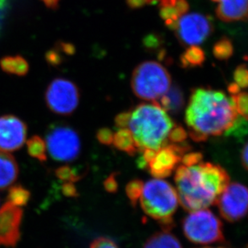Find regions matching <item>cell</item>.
Returning a JSON list of instances; mask_svg holds the SVG:
<instances>
[{
  "label": "cell",
  "mask_w": 248,
  "mask_h": 248,
  "mask_svg": "<svg viewBox=\"0 0 248 248\" xmlns=\"http://www.w3.org/2000/svg\"><path fill=\"white\" fill-rule=\"evenodd\" d=\"M234 83L240 89H246L248 83V68L246 64H241L235 69L234 73Z\"/></svg>",
  "instance_id": "29"
},
{
  "label": "cell",
  "mask_w": 248,
  "mask_h": 248,
  "mask_svg": "<svg viewBox=\"0 0 248 248\" xmlns=\"http://www.w3.org/2000/svg\"><path fill=\"white\" fill-rule=\"evenodd\" d=\"M183 228L186 237L194 244H211L225 240L222 222L206 209L190 211L183 220Z\"/></svg>",
  "instance_id": "6"
},
{
  "label": "cell",
  "mask_w": 248,
  "mask_h": 248,
  "mask_svg": "<svg viewBox=\"0 0 248 248\" xmlns=\"http://www.w3.org/2000/svg\"><path fill=\"white\" fill-rule=\"evenodd\" d=\"M248 144H245L244 146V149L242 150V164L244 166L245 170H248Z\"/></svg>",
  "instance_id": "37"
},
{
  "label": "cell",
  "mask_w": 248,
  "mask_h": 248,
  "mask_svg": "<svg viewBox=\"0 0 248 248\" xmlns=\"http://www.w3.org/2000/svg\"><path fill=\"white\" fill-rule=\"evenodd\" d=\"M202 159V155L201 153H186L183 155L181 162H183V165L189 166V165L195 164V163L201 162Z\"/></svg>",
  "instance_id": "32"
},
{
  "label": "cell",
  "mask_w": 248,
  "mask_h": 248,
  "mask_svg": "<svg viewBox=\"0 0 248 248\" xmlns=\"http://www.w3.org/2000/svg\"><path fill=\"white\" fill-rule=\"evenodd\" d=\"M248 189L240 183L229 184L216 203L222 218L228 222H237L244 218L248 210Z\"/></svg>",
  "instance_id": "11"
},
{
  "label": "cell",
  "mask_w": 248,
  "mask_h": 248,
  "mask_svg": "<svg viewBox=\"0 0 248 248\" xmlns=\"http://www.w3.org/2000/svg\"><path fill=\"white\" fill-rule=\"evenodd\" d=\"M190 150V145L186 143H168L155 151L146 168L155 178H167L180 163L183 155Z\"/></svg>",
  "instance_id": "10"
},
{
  "label": "cell",
  "mask_w": 248,
  "mask_h": 248,
  "mask_svg": "<svg viewBox=\"0 0 248 248\" xmlns=\"http://www.w3.org/2000/svg\"><path fill=\"white\" fill-rule=\"evenodd\" d=\"M218 2L217 16L224 22L239 21L248 16V0H212Z\"/></svg>",
  "instance_id": "14"
},
{
  "label": "cell",
  "mask_w": 248,
  "mask_h": 248,
  "mask_svg": "<svg viewBox=\"0 0 248 248\" xmlns=\"http://www.w3.org/2000/svg\"><path fill=\"white\" fill-rule=\"evenodd\" d=\"M47 108L56 114H73L80 101V92L73 81L65 78H56L50 83L45 92Z\"/></svg>",
  "instance_id": "8"
},
{
  "label": "cell",
  "mask_w": 248,
  "mask_h": 248,
  "mask_svg": "<svg viewBox=\"0 0 248 248\" xmlns=\"http://www.w3.org/2000/svg\"></svg>",
  "instance_id": "38"
},
{
  "label": "cell",
  "mask_w": 248,
  "mask_h": 248,
  "mask_svg": "<svg viewBox=\"0 0 248 248\" xmlns=\"http://www.w3.org/2000/svg\"><path fill=\"white\" fill-rule=\"evenodd\" d=\"M171 78L164 66L155 61H145L134 69L132 89L139 98L157 101L168 91Z\"/></svg>",
  "instance_id": "5"
},
{
  "label": "cell",
  "mask_w": 248,
  "mask_h": 248,
  "mask_svg": "<svg viewBox=\"0 0 248 248\" xmlns=\"http://www.w3.org/2000/svg\"><path fill=\"white\" fill-rule=\"evenodd\" d=\"M62 193L66 197L75 198V197L78 196V190H77L75 185L73 184V183H69V182H66L62 185Z\"/></svg>",
  "instance_id": "34"
},
{
  "label": "cell",
  "mask_w": 248,
  "mask_h": 248,
  "mask_svg": "<svg viewBox=\"0 0 248 248\" xmlns=\"http://www.w3.org/2000/svg\"><path fill=\"white\" fill-rule=\"evenodd\" d=\"M143 184L144 183L142 181L135 179V180L131 181L126 185L125 190H126L127 196L134 206H136L138 201H139V198H140V194L142 191Z\"/></svg>",
  "instance_id": "26"
},
{
  "label": "cell",
  "mask_w": 248,
  "mask_h": 248,
  "mask_svg": "<svg viewBox=\"0 0 248 248\" xmlns=\"http://www.w3.org/2000/svg\"><path fill=\"white\" fill-rule=\"evenodd\" d=\"M233 50L232 41L227 38H222L214 46L213 52L216 58L224 61L232 56Z\"/></svg>",
  "instance_id": "24"
},
{
  "label": "cell",
  "mask_w": 248,
  "mask_h": 248,
  "mask_svg": "<svg viewBox=\"0 0 248 248\" xmlns=\"http://www.w3.org/2000/svg\"><path fill=\"white\" fill-rule=\"evenodd\" d=\"M187 138V133L181 125H173L168 136V142L173 144L183 143Z\"/></svg>",
  "instance_id": "28"
},
{
  "label": "cell",
  "mask_w": 248,
  "mask_h": 248,
  "mask_svg": "<svg viewBox=\"0 0 248 248\" xmlns=\"http://www.w3.org/2000/svg\"><path fill=\"white\" fill-rule=\"evenodd\" d=\"M173 122L156 101L142 103L128 111L126 129L134 138L138 151L157 150L168 144Z\"/></svg>",
  "instance_id": "3"
},
{
  "label": "cell",
  "mask_w": 248,
  "mask_h": 248,
  "mask_svg": "<svg viewBox=\"0 0 248 248\" xmlns=\"http://www.w3.org/2000/svg\"><path fill=\"white\" fill-rule=\"evenodd\" d=\"M46 60H47V63L52 65H57L62 61L61 55L58 54V52H56V50H49L46 53Z\"/></svg>",
  "instance_id": "35"
},
{
  "label": "cell",
  "mask_w": 248,
  "mask_h": 248,
  "mask_svg": "<svg viewBox=\"0 0 248 248\" xmlns=\"http://www.w3.org/2000/svg\"><path fill=\"white\" fill-rule=\"evenodd\" d=\"M139 202L142 211L159 222L163 230L172 228L179 201L177 191L170 183L162 178L148 181L143 184Z\"/></svg>",
  "instance_id": "4"
},
{
  "label": "cell",
  "mask_w": 248,
  "mask_h": 248,
  "mask_svg": "<svg viewBox=\"0 0 248 248\" xmlns=\"http://www.w3.org/2000/svg\"><path fill=\"white\" fill-rule=\"evenodd\" d=\"M104 186L108 192L114 193L117 190L118 183L116 179V173H112L104 182Z\"/></svg>",
  "instance_id": "33"
},
{
  "label": "cell",
  "mask_w": 248,
  "mask_h": 248,
  "mask_svg": "<svg viewBox=\"0 0 248 248\" xmlns=\"http://www.w3.org/2000/svg\"><path fill=\"white\" fill-rule=\"evenodd\" d=\"M7 201L15 206H26L30 200L31 193L21 185L13 186L7 194Z\"/></svg>",
  "instance_id": "23"
},
{
  "label": "cell",
  "mask_w": 248,
  "mask_h": 248,
  "mask_svg": "<svg viewBox=\"0 0 248 248\" xmlns=\"http://www.w3.org/2000/svg\"><path fill=\"white\" fill-rule=\"evenodd\" d=\"M23 210L7 202L0 209V245L16 248L21 233Z\"/></svg>",
  "instance_id": "12"
},
{
  "label": "cell",
  "mask_w": 248,
  "mask_h": 248,
  "mask_svg": "<svg viewBox=\"0 0 248 248\" xmlns=\"http://www.w3.org/2000/svg\"><path fill=\"white\" fill-rule=\"evenodd\" d=\"M0 67L5 73L19 77H24L29 71L28 61L19 55L2 57L0 60Z\"/></svg>",
  "instance_id": "18"
},
{
  "label": "cell",
  "mask_w": 248,
  "mask_h": 248,
  "mask_svg": "<svg viewBox=\"0 0 248 248\" xmlns=\"http://www.w3.org/2000/svg\"><path fill=\"white\" fill-rule=\"evenodd\" d=\"M90 248H118V247L110 239L100 237L92 243Z\"/></svg>",
  "instance_id": "31"
},
{
  "label": "cell",
  "mask_w": 248,
  "mask_h": 248,
  "mask_svg": "<svg viewBox=\"0 0 248 248\" xmlns=\"http://www.w3.org/2000/svg\"><path fill=\"white\" fill-rule=\"evenodd\" d=\"M19 175V166L12 155L0 150V190L9 187Z\"/></svg>",
  "instance_id": "15"
},
{
  "label": "cell",
  "mask_w": 248,
  "mask_h": 248,
  "mask_svg": "<svg viewBox=\"0 0 248 248\" xmlns=\"http://www.w3.org/2000/svg\"><path fill=\"white\" fill-rule=\"evenodd\" d=\"M205 61L203 50L198 46H190L186 50L180 58L181 64L183 68H191L199 67Z\"/></svg>",
  "instance_id": "21"
},
{
  "label": "cell",
  "mask_w": 248,
  "mask_h": 248,
  "mask_svg": "<svg viewBox=\"0 0 248 248\" xmlns=\"http://www.w3.org/2000/svg\"><path fill=\"white\" fill-rule=\"evenodd\" d=\"M143 248H183L180 242L170 231L163 230L150 236Z\"/></svg>",
  "instance_id": "19"
},
{
  "label": "cell",
  "mask_w": 248,
  "mask_h": 248,
  "mask_svg": "<svg viewBox=\"0 0 248 248\" xmlns=\"http://www.w3.org/2000/svg\"><path fill=\"white\" fill-rule=\"evenodd\" d=\"M188 10L189 4L186 0H176L173 4L162 6L160 10V16L164 20L166 26L173 30L178 19L183 15L187 13Z\"/></svg>",
  "instance_id": "16"
},
{
  "label": "cell",
  "mask_w": 248,
  "mask_h": 248,
  "mask_svg": "<svg viewBox=\"0 0 248 248\" xmlns=\"http://www.w3.org/2000/svg\"><path fill=\"white\" fill-rule=\"evenodd\" d=\"M113 132L108 128H102L99 129L97 134H96V138L97 140L106 145H110L112 144L113 140Z\"/></svg>",
  "instance_id": "30"
},
{
  "label": "cell",
  "mask_w": 248,
  "mask_h": 248,
  "mask_svg": "<svg viewBox=\"0 0 248 248\" xmlns=\"http://www.w3.org/2000/svg\"><path fill=\"white\" fill-rule=\"evenodd\" d=\"M28 127L25 122L14 115L0 117V150L13 152L24 145Z\"/></svg>",
  "instance_id": "13"
},
{
  "label": "cell",
  "mask_w": 248,
  "mask_h": 248,
  "mask_svg": "<svg viewBox=\"0 0 248 248\" xmlns=\"http://www.w3.org/2000/svg\"><path fill=\"white\" fill-rule=\"evenodd\" d=\"M112 144L117 149L130 156H134L138 152L134 138L126 128L119 129L113 134Z\"/></svg>",
  "instance_id": "20"
},
{
  "label": "cell",
  "mask_w": 248,
  "mask_h": 248,
  "mask_svg": "<svg viewBox=\"0 0 248 248\" xmlns=\"http://www.w3.org/2000/svg\"><path fill=\"white\" fill-rule=\"evenodd\" d=\"M158 102L160 106L166 112H171L176 114L180 112L184 105V96L183 92L178 86L170 87L168 91L164 95H162L159 99Z\"/></svg>",
  "instance_id": "17"
},
{
  "label": "cell",
  "mask_w": 248,
  "mask_h": 248,
  "mask_svg": "<svg viewBox=\"0 0 248 248\" xmlns=\"http://www.w3.org/2000/svg\"><path fill=\"white\" fill-rule=\"evenodd\" d=\"M178 201L189 211L206 209L216 203L230 184V176L219 165L199 162L181 165L174 176Z\"/></svg>",
  "instance_id": "2"
},
{
  "label": "cell",
  "mask_w": 248,
  "mask_h": 248,
  "mask_svg": "<svg viewBox=\"0 0 248 248\" xmlns=\"http://www.w3.org/2000/svg\"><path fill=\"white\" fill-rule=\"evenodd\" d=\"M173 30L183 45L197 46L210 36L213 31V24L205 15L186 13L178 19Z\"/></svg>",
  "instance_id": "9"
},
{
  "label": "cell",
  "mask_w": 248,
  "mask_h": 248,
  "mask_svg": "<svg viewBox=\"0 0 248 248\" xmlns=\"http://www.w3.org/2000/svg\"><path fill=\"white\" fill-rule=\"evenodd\" d=\"M61 0H42L44 4L49 9L56 10L60 6Z\"/></svg>",
  "instance_id": "36"
},
{
  "label": "cell",
  "mask_w": 248,
  "mask_h": 248,
  "mask_svg": "<svg viewBox=\"0 0 248 248\" xmlns=\"http://www.w3.org/2000/svg\"><path fill=\"white\" fill-rule=\"evenodd\" d=\"M45 143L51 157L58 162H72L80 155L79 135L68 125L55 124L50 127Z\"/></svg>",
  "instance_id": "7"
},
{
  "label": "cell",
  "mask_w": 248,
  "mask_h": 248,
  "mask_svg": "<svg viewBox=\"0 0 248 248\" xmlns=\"http://www.w3.org/2000/svg\"><path fill=\"white\" fill-rule=\"evenodd\" d=\"M239 115L232 97L223 92L206 88L193 90L186 110V123L192 140L203 141L229 130Z\"/></svg>",
  "instance_id": "1"
},
{
  "label": "cell",
  "mask_w": 248,
  "mask_h": 248,
  "mask_svg": "<svg viewBox=\"0 0 248 248\" xmlns=\"http://www.w3.org/2000/svg\"><path fill=\"white\" fill-rule=\"evenodd\" d=\"M55 174L59 179L63 181L64 183H75L77 181L80 180L81 178L78 172H76L75 169L68 166H61L56 169Z\"/></svg>",
  "instance_id": "27"
},
{
  "label": "cell",
  "mask_w": 248,
  "mask_h": 248,
  "mask_svg": "<svg viewBox=\"0 0 248 248\" xmlns=\"http://www.w3.org/2000/svg\"><path fill=\"white\" fill-rule=\"evenodd\" d=\"M232 101L237 113L248 119V94L245 92L239 91L232 95Z\"/></svg>",
  "instance_id": "25"
},
{
  "label": "cell",
  "mask_w": 248,
  "mask_h": 248,
  "mask_svg": "<svg viewBox=\"0 0 248 248\" xmlns=\"http://www.w3.org/2000/svg\"><path fill=\"white\" fill-rule=\"evenodd\" d=\"M27 149L28 155H30L31 157H34L40 162L47 161L46 143L40 136L35 135L31 137L27 142Z\"/></svg>",
  "instance_id": "22"
}]
</instances>
